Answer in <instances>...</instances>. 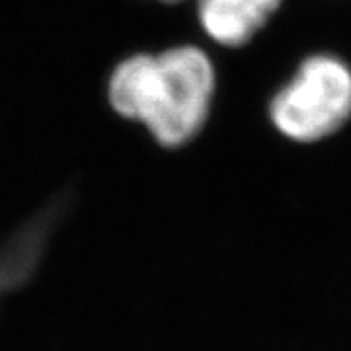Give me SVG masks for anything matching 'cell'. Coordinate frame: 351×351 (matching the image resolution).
I'll return each instance as SVG.
<instances>
[{
	"label": "cell",
	"mask_w": 351,
	"mask_h": 351,
	"mask_svg": "<svg viewBox=\"0 0 351 351\" xmlns=\"http://www.w3.org/2000/svg\"><path fill=\"white\" fill-rule=\"evenodd\" d=\"M160 2H166V4H174V2H182V0H160Z\"/></svg>",
	"instance_id": "4"
},
{
	"label": "cell",
	"mask_w": 351,
	"mask_h": 351,
	"mask_svg": "<svg viewBox=\"0 0 351 351\" xmlns=\"http://www.w3.org/2000/svg\"><path fill=\"white\" fill-rule=\"evenodd\" d=\"M281 0H197L199 24L209 38L225 45H246L276 14Z\"/></svg>",
	"instance_id": "3"
},
{
	"label": "cell",
	"mask_w": 351,
	"mask_h": 351,
	"mask_svg": "<svg viewBox=\"0 0 351 351\" xmlns=\"http://www.w3.org/2000/svg\"><path fill=\"white\" fill-rule=\"evenodd\" d=\"M351 117V69L339 57L311 55L269 104V119L283 137L316 143Z\"/></svg>",
	"instance_id": "2"
},
{
	"label": "cell",
	"mask_w": 351,
	"mask_h": 351,
	"mask_svg": "<svg viewBox=\"0 0 351 351\" xmlns=\"http://www.w3.org/2000/svg\"><path fill=\"white\" fill-rule=\"evenodd\" d=\"M213 94V63L193 45L133 55L113 69L108 86L113 110L143 123L156 143L170 149L203 129Z\"/></svg>",
	"instance_id": "1"
}]
</instances>
